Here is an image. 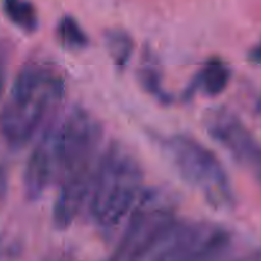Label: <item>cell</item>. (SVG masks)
Returning a JSON list of instances; mask_svg holds the SVG:
<instances>
[{"mask_svg":"<svg viewBox=\"0 0 261 261\" xmlns=\"http://www.w3.org/2000/svg\"><path fill=\"white\" fill-rule=\"evenodd\" d=\"M50 127L60 181L53 222L59 231H65L74 223L93 188L101 160L102 129L82 107H73L60 124Z\"/></svg>","mask_w":261,"mask_h":261,"instance_id":"obj_1","label":"cell"},{"mask_svg":"<svg viewBox=\"0 0 261 261\" xmlns=\"http://www.w3.org/2000/svg\"><path fill=\"white\" fill-rule=\"evenodd\" d=\"M65 93V82L58 71L28 63L18 71L10 99L0 114V134L12 149L28 144Z\"/></svg>","mask_w":261,"mask_h":261,"instance_id":"obj_2","label":"cell"},{"mask_svg":"<svg viewBox=\"0 0 261 261\" xmlns=\"http://www.w3.org/2000/svg\"><path fill=\"white\" fill-rule=\"evenodd\" d=\"M142 165L120 142L102 152L91 191V217L103 234H110L135 206L143 193Z\"/></svg>","mask_w":261,"mask_h":261,"instance_id":"obj_3","label":"cell"},{"mask_svg":"<svg viewBox=\"0 0 261 261\" xmlns=\"http://www.w3.org/2000/svg\"><path fill=\"white\" fill-rule=\"evenodd\" d=\"M162 149L186 184L198 190L216 211L234 205L231 180L221 161L209 148L186 134H172L160 139Z\"/></svg>","mask_w":261,"mask_h":261,"instance_id":"obj_4","label":"cell"},{"mask_svg":"<svg viewBox=\"0 0 261 261\" xmlns=\"http://www.w3.org/2000/svg\"><path fill=\"white\" fill-rule=\"evenodd\" d=\"M212 226L175 217L157 227L126 261H182Z\"/></svg>","mask_w":261,"mask_h":261,"instance_id":"obj_5","label":"cell"},{"mask_svg":"<svg viewBox=\"0 0 261 261\" xmlns=\"http://www.w3.org/2000/svg\"><path fill=\"white\" fill-rule=\"evenodd\" d=\"M175 218V201L161 189H148L130 214L119 244L109 261H126L135 249L165 222Z\"/></svg>","mask_w":261,"mask_h":261,"instance_id":"obj_6","label":"cell"},{"mask_svg":"<svg viewBox=\"0 0 261 261\" xmlns=\"http://www.w3.org/2000/svg\"><path fill=\"white\" fill-rule=\"evenodd\" d=\"M206 133L261 185V143L236 114L226 107L213 109L204 120Z\"/></svg>","mask_w":261,"mask_h":261,"instance_id":"obj_7","label":"cell"},{"mask_svg":"<svg viewBox=\"0 0 261 261\" xmlns=\"http://www.w3.org/2000/svg\"><path fill=\"white\" fill-rule=\"evenodd\" d=\"M55 181H58V165L54 153L51 127H47L31 152L23 173V188L27 200H38L46 189Z\"/></svg>","mask_w":261,"mask_h":261,"instance_id":"obj_8","label":"cell"},{"mask_svg":"<svg viewBox=\"0 0 261 261\" xmlns=\"http://www.w3.org/2000/svg\"><path fill=\"white\" fill-rule=\"evenodd\" d=\"M231 76L232 70L228 64L221 58L213 56L204 63L200 70L191 79L184 91L182 99L185 102L191 101L198 91L211 97L219 96L226 91Z\"/></svg>","mask_w":261,"mask_h":261,"instance_id":"obj_9","label":"cell"},{"mask_svg":"<svg viewBox=\"0 0 261 261\" xmlns=\"http://www.w3.org/2000/svg\"><path fill=\"white\" fill-rule=\"evenodd\" d=\"M233 237L221 226H212L182 261H221L231 250Z\"/></svg>","mask_w":261,"mask_h":261,"instance_id":"obj_10","label":"cell"},{"mask_svg":"<svg viewBox=\"0 0 261 261\" xmlns=\"http://www.w3.org/2000/svg\"><path fill=\"white\" fill-rule=\"evenodd\" d=\"M138 79L143 91L160 102L163 106L172 103L173 98L171 93L163 87V74L158 60L152 51L147 50L143 56V64L138 70Z\"/></svg>","mask_w":261,"mask_h":261,"instance_id":"obj_11","label":"cell"},{"mask_svg":"<svg viewBox=\"0 0 261 261\" xmlns=\"http://www.w3.org/2000/svg\"><path fill=\"white\" fill-rule=\"evenodd\" d=\"M105 45L115 66L124 70L134 51V41L132 36L122 30H109L105 33Z\"/></svg>","mask_w":261,"mask_h":261,"instance_id":"obj_12","label":"cell"},{"mask_svg":"<svg viewBox=\"0 0 261 261\" xmlns=\"http://www.w3.org/2000/svg\"><path fill=\"white\" fill-rule=\"evenodd\" d=\"M3 9L10 22L25 32H35L38 27V15L35 5L28 0H4Z\"/></svg>","mask_w":261,"mask_h":261,"instance_id":"obj_13","label":"cell"},{"mask_svg":"<svg viewBox=\"0 0 261 261\" xmlns=\"http://www.w3.org/2000/svg\"><path fill=\"white\" fill-rule=\"evenodd\" d=\"M59 42L68 50H83L89 45V38L75 18L64 15L56 28Z\"/></svg>","mask_w":261,"mask_h":261,"instance_id":"obj_14","label":"cell"},{"mask_svg":"<svg viewBox=\"0 0 261 261\" xmlns=\"http://www.w3.org/2000/svg\"><path fill=\"white\" fill-rule=\"evenodd\" d=\"M247 59H249L250 63L254 64V65L261 66V41L249 51Z\"/></svg>","mask_w":261,"mask_h":261,"instance_id":"obj_15","label":"cell"},{"mask_svg":"<svg viewBox=\"0 0 261 261\" xmlns=\"http://www.w3.org/2000/svg\"><path fill=\"white\" fill-rule=\"evenodd\" d=\"M8 191V172L5 166L0 165V200L5 198Z\"/></svg>","mask_w":261,"mask_h":261,"instance_id":"obj_16","label":"cell"},{"mask_svg":"<svg viewBox=\"0 0 261 261\" xmlns=\"http://www.w3.org/2000/svg\"><path fill=\"white\" fill-rule=\"evenodd\" d=\"M4 86H5V71H4V68L2 66V64H0V96H2Z\"/></svg>","mask_w":261,"mask_h":261,"instance_id":"obj_17","label":"cell"},{"mask_svg":"<svg viewBox=\"0 0 261 261\" xmlns=\"http://www.w3.org/2000/svg\"><path fill=\"white\" fill-rule=\"evenodd\" d=\"M254 110H255V114H256L257 116H259L260 119H261V96L256 99V101H255Z\"/></svg>","mask_w":261,"mask_h":261,"instance_id":"obj_18","label":"cell"},{"mask_svg":"<svg viewBox=\"0 0 261 261\" xmlns=\"http://www.w3.org/2000/svg\"><path fill=\"white\" fill-rule=\"evenodd\" d=\"M58 261H63V260H58Z\"/></svg>","mask_w":261,"mask_h":261,"instance_id":"obj_19","label":"cell"},{"mask_svg":"<svg viewBox=\"0 0 261 261\" xmlns=\"http://www.w3.org/2000/svg\"><path fill=\"white\" fill-rule=\"evenodd\" d=\"M105 261H109V260H105Z\"/></svg>","mask_w":261,"mask_h":261,"instance_id":"obj_20","label":"cell"}]
</instances>
